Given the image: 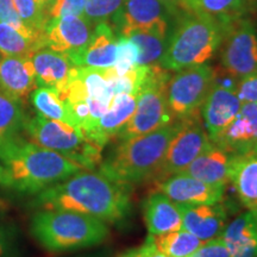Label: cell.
Listing matches in <instances>:
<instances>
[{"instance_id":"cell-1","label":"cell","mask_w":257,"mask_h":257,"mask_svg":"<svg viewBox=\"0 0 257 257\" xmlns=\"http://www.w3.org/2000/svg\"><path fill=\"white\" fill-rule=\"evenodd\" d=\"M32 202L42 210H67L104 221H117L124 219L130 212L131 188L100 170L83 169L37 193Z\"/></svg>"},{"instance_id":"cell-2","label":"cell","mask_w":257,"mask_h":257,"mask_svg":"<svg viewBox=\"0 0 257 257\" xmlns=\"http://www.w3.org/2000/svg\"><path fill=\"white\" fill-rule=\"evenodd\" d=\"M0 161L8 169L12 188L37 194L83 168L61 154L17 136L0 143Z\"/></svg>"},{"instance_id":"cell-3","label":"cell","mask_w":257,"mask_h":257,"mask_svg":"<svg viewBox=\"0 0 257 257\" xmlns=\"http://www.w3.org/2000/svg\"><path fill=\"white\" fill-rule=\"evenodd\" d=\"M180 126L181 120L178 119L149 134L118 141L106 159L101 160L99 170L127 186L154 181Z\"/></svg>"},{"instance_id":"cell-4","label":"cell","mask_w":257,"mask_h":257,"mask_svg":"<svg viewBox=\"0 0 257 257\" xmlns=\"http://www.w3.org/2000/svg\"><path fill=\"white\" fill-rule=\"evenodd\" d=\"M223 40V28L211 16L187 11L180 16L174 31L167 37L160 66L179 70L206 63Z\"/></svg>"},{"instance_id":"cell-5","label":"cell","mask_w":257,"mask_h":257,"mask_svg":"<svg viewBox=\"0 0 257 257\" xmlns=\"http://www.w3.org/2000/svg\"><path fill=\"white\" fill-rule=\"evenodd\" d=\"M106 221L67 210H42L31 219V233L51 252L98 245L108 236Z\"/></svg>"},{"instance_id":"cell-6","label":"cell","mask_w":257,"mask_h":257,"mask_svg":"<svg viewBox=\"0 0 257 257\" xmlns=\"http://www.w3.org/2000/svg\"><path fill=\"white\" fill-rule=\"evenodd\" d=\"M31 142L74 161L83 169L93 170L100 165L101 149L92 143L78 126L36 114L24 125Z\"/></svg>"},{"instance_id":"cell-7","label":"cell","mask_w":257,"mask_h":257,"mask_svg":"<svg viewBox=\"0 0 257 257\" xmlns=\"http://www.w3.org/2000/svg\"><path fill=\"white\" fill-rule=\"evenodd\" d=\"M169 80V70L162 68L160 64L149 66V73L138 93L136 110L115 140L124 141L149 134L175 120L170 113L167 99Z\"/></svg>"},{"instance_id":"cell-8","label":"cell","mask_w":257,"mask_h":257,"mask_svg":"<svg viewBox=\"0 0 257 257\" xmlns=\"http://www.w3.org/2000/svg\"><path fill=\"white\" fill-rule=\"evenodd\" d=\"M216 70L208 64L188 67L170 78L167 88L168 107L175 120L200 113L213 85Z\"/></svg>"},{"instance_id":"cell-9","label":"cell","mask_w":257,"mask_h":257,"mask_svg":"<svg viewBox=\"0 0 257 257\" xmlns=\"http://www.w3.org/2000/svg\"><path fill=\"white\" fill-rule=\"evenodd\" d=\"M180 120L181 126L169 144L155 182L184 172L198 156L213 146L202 123L201 112Z\"/></svg>"},{"instance_id":"cell-10","label":"cell","mask_w":257,"mask_h":257,"mask_svg":"<svg viewBox=\"0 0 257 257\" xmlns=\"http://www.w3.org/2000/svg\"><path fill=\"white\" fill-rule=\"evenodd\" d=\"M221 64L236 80L257 73V31L248 19L239 18L223 31Z\"/></svg>"},{"instance_id":"cell-11","label":"cell","mask_w":257,"mask_h":257,"mask_svg":"<svg viewBox=\"0 0 257 257\" xmlns=\"http://www.w3.org/2000/svg\"><path fill=\"white\" fill-rule=\"evenodd\" d=\"M229 75V74H227ZM240 102L236 79L229 75L220 79L214 73L213 85L201 107V118L211 142L216 144L238 113Z\"/></svg>"},{"instance_id":"cell-12","label":"cell","mask_w":257,"mask_h":257,"mask_svg":"<svg viewBox=\"0 0 257 257\" xmlns=\"http://www.w3.org/2000/svg\"><path fill=\"white\" fill-rule=\"evenodd\" d=\"M172 15L161 0H124L119 11L111 18L118 36L133 31H156L167 34Z\"/></svg>"},{"instance_id":"cell-13","label":"cell","mask_w":257,"mask_h":257,"mask_svg":"<svg viewBox=\"0 0 257 257\" xmlns=\"http://www.w3.org/2000/svg\"><path fill=\"white\" fill-rule=\"evenodd\" d=\"M92 27L88 21L78 16L50 19L44 29V44L70 57L87 46L93 34Z\"/></svg>"},{"instance_id":"cell-14","label":"cell","mask_w":257,"mask_h":257,"mask_svg":"<svg viewBox=\"0 0 257 257\" xmlns=\"http://www.w3.org/2000/svg\"><path fill=\"white\" fill-rule=\"evenodd\" d=\"M182 219V226L202 242L221 236L227 223V210L221 204H179L175 202Z\"/></svg>"},{"instance_id":"cell-15","label":"cell","mask_w":257,"mask_h":257,"mask_svg":"<svg viewBox=\"0 0 257 257\" xmlns=\"http://www.w3.org/2000/svg\"><path fill=\"white\" fill-rule=\"evenodd\" d=\"M157 191L179 204H216L223 200L226 186L210 185L185 174H174L155 182Z\"/></svg>"},{"instance_id":"cell-16","label":"cell","mask_w":257,"mask_h":257,"mask_svg":"<svg viewBox=\"0 0 257 257\" xmlns=\"http://www.w3.org/2000/svg\"><path fill=\"white\" fill-rule=\"evenodd\" d=\"M117 34L107 22H101L93 29L89 42L80 53L70 56L69 60L76 67L94 69L112 68L115 62Z\"/></svg>"},{"instance_id":"cell-17","label":"cell","mask_w":257,"mask_h":257,"mask_svg":"<svg viewBox=\"0 0 257 257\" xmlns=\"http://www.w3.org/2000/svg\"><path fill=\"white\" fill-rule=\"evenodd\" d=\"M31 61L38 87L53 89L62 95L75 67L69 57L49 48H42L31 56Z\"/></svg>"},{"instance_id":"cell-18","label":"cell","mask_w":257,"mask_h":257,"mask_svg":"<svg viewBox=\"0 0 257 257\" xmlns=\"http://www.w3.org/2000/svg\"><path fill=\"white\" fill-rule=\"evenodd\" d=\"M36 88L31 57H3L0 61V92L22 104Z\"/></svg>"},{"instance_id":"cell-19","label":"cell","mask_w":257,"mask_h":257,"mask_svg":"<svg viewBox=\"0 0 257 257\" xmlns=\"http://www.w3.org/2000/svg\"><path fill=\"white\" fill-rule=\"evenodd\" d=\"M257 142V102H242L232 123L214 146L226 152L245 155Z\"/></svg>"},{"instance_id":"cell-20","label":"cell","mask_w":257,"mask_h":257,"mask_svg":"<svg viewBox=\"0 0 257 257\" xmlns=\"http://www.w3.org/2000/svg\"><path fill=\"white\" fill-rule=\"evenodd\" d=\"M138 95L117 94L113 96L110 108L85 135L99 149H104L106 144L115 140L128 119L133 117L137 106Z\"/></svg>"},{"instance_id":"cell-21","label":"cell","mask_w":257,"mask_h":257,"mask_svg":"<svg viewBox=\"0 0 257 257\" xmlns=\"http://www.w3.org/2000/svg\"><path fill=\"white\" fill-rule=\"evenodd\" d=\"M234 156L236 154L226 152L213 144L179 174L191 176L210 185L227 186Z\"/></svg>"},{"instance_id":"cell-22","label":"cell","mask_w":257,"mask_h":257,"mask_svg":"<svg viewBox=\"0 0 257 257\" xmlns=\"http://www.w3.org/2000/svg\"><path fill=\"white\" fill-rule=\"evenodd\" d=\"M143 214L149 234H161L184 229L175 202L161 192L154 193L144 201Z\"/></svg>"},{"instance_id":"cell-23","label":"cell","mask_w":257,"mask_h":257,"mask_svg":"<svg viewBox=\"0 0 257 257\" xmlns=\"http://www.w3.org/2000/svg\"><path fill=\"white\" fill-rule=\"evenodd\" d=\"M220 237L231 257H257V227L249 212L227 224Z\"/></svg>"},{"instance_id":"cell-24","label":"cell","mask_w":257,"mask_h":257,"mask_svg":"<svg viewBox=\"0 0 257 257\" xmlns=\"http://www.w3.org/2000/svg\"><path fill=\"white\" fill-rule=\"evenodd\" d=\"M230 182H232L243 206L249 211L257 208V155L236 154L231 168Z\"/></svg>"},{"instance_id":"cell-25","label":"cell","mask_w":257,"mask_h":257,"mask_svg":"<svg viewBox=\"0 0 257 257\" xmlns=\"http://www.w3.org/2000/svg\"><path fill=\"white\" fill-rule=\"evenodd\" d=\"M184 4L186 11L211 16L219 22L224 31L232 22L248 14L252 0H184Z\"/></svg>"},{"instance_id":"cell-26","label":"cell","mask_w":257,"mask_h":257,"mask_svg":"<svg viewBox=\"0 0 257 257\" xmlns=\"http://www.w3.org/2000/svg\"><path fill=\"white\" fill-rule=\"evenodd\" d=\"M42 48H46L44 37L28 34L0 22V54L3 56L31 57Z\"/></svg>"},{"instance_id":"cell-27","label":"cell","mask_w":257,"mask_h":257,"mask_svg":"<svg viewBox=\"0 0 257 257\" xmlns=\"http://www.w3.org/2000/svg\"><path fill=\"white\" fill-rule=\"evenodd\" d=\"M148 239L157 251L170 257H189L204 244L202 240L185 229L161 234H149Z\"/></svg>"},{"instance_id":"cell-28","label":"cell","mask_w":257,"mask_h":257,"mask_svg":"<svg viewBox=\"0 0 257 257\" xmlns=\"http://www.w3.org/2000/svg\"><path fill=\"white\" fill-rule=\"evenodd\" d=\"M31 101L38 114L49 119L63 121L73 126H78L68 105L53 89L37 87L31 93Z\"/></svg>"},{"instance_id":"cell-29","label":"cell","mask_w":257,"mask_h":257,"mask_svg":"<svg viewBox=\"0 0 257 257\" xmlns=\"http://www.w3.org/2000/svg\"><path fill=\"white\" fill-rule=\"evenodd\" d=\"M126 37L133 40L140 49L138 66L160 64L161 57L166 50L167 34L156 31H133Z\"/></svg>"},{"instance_id":"cell-30","label":"cell","mask_w":257,"mask_h":257,"mask_svg":"<svg viewBox=\"0 0 257 257\" xmlns=\"http://www.w3.org/2000/svg\"><path fill=\"white\" fill-rule=\"evenodd\" d=\"M27 120L21 104L0 92V143L19 136Z\"/></svg>"},{"instance_id":"cell-31","label":"cell","mask_w":257,"mask_h":257,"mask_svg":"<svg viewBox=\"0 0 257 257\" xmlns=\"http://www.w3.org/2000/svg\"><path fill=\"white\" fill-rule=\"evenodd\" d=\"M15 8L27 27L44 36V29L48 23L47 10L38 0H14Z\"/></svg>"},{"instance_id":"cell-32","label":"cell","mask_w":257,"mask_h":257,"mask_svg":"<svg viewBox=\"0 0 257 257\" xmlns=\"http://www.w3.org/2000/svg\"><path fill=\"white\" fill-rule=\"evenodd\" d=\"M140 49L133 40L126 36H118L115 62L113 69L117 75H123L138 66Z\"/></svg>"},{"instance_id":"cell-33","label":"cell","mask_w":257,"mask_h":257,"mask_svg":"<svg viewBox=\"0 0 257 257\" xmlns=\"http://www.w3.org/2000/svg\"><path fill=\"white\" fill-rule=\"evenodd\" d=\"M124 0H87L82 17L92 25L111 21L119 11Z\"/></svg>"},{"instance_id":"cell-34","label":"cell","mask_w":257,"mask_h":257,"mask_svg":"<svg viewBox=\"0 0 257 257\" xmlns=\"http://www.w3.org/2000/svg\"><path fill=\"white\" fill-rule=\"evenodd\" d=\"M87 0H55L47 10L48 19L62 18L66 16L82 17Z\"/></svg>"},{"instance_id":"cell-35","label":"cell","mask_w":257,"mask_h":257,"mask_svg":"<svg viewBox=\"0 0 257 257\" xmlns=\"http://www.w3.org/2000/svg\"><path fill=\"white\" fill-rule=\"evenodd\" d=\"M0 22L11 25V27L18 29V30L21 31L28 32V34L44 37L43 35H38L36 32L30 30V29L23 23L21 16L18 15L17 10L15 8L14 0H0Z\"/></svg>"},{"instance_id":"cell-36","label":"cell","mask_w":257,"mask_h":257,"mask_svg":"<svg viewBox=\"0 0 257 257\" xmlns=\"http://www.w3.org/2000/svg\"><path fill=\"white\" fill-rule=\"evenodd\" d=\"M189 257H231V255L221 237H218L204 242Z\"/></svg>"},{"instance_id":"cell-37","label":"cell","mask_w":257,"mask_h":257,"mask_svg":"<svg viewBox=\"0 0 257 257\" xmlns=\"http://www.w3.org/2000/svg\"><path fill=\"white\" fill-rule=\"evenodd\" d=\"M237 95L240 102H257V73L237 81Z\"/></svg>"},{"instance_id":"cell-38","label":"cell","mask_w":257,"mask_h":257,"mask_svg":"<svg viewBox=\"0 0 257 257\" xmlns=\"http://www.w3.org/2000/svg\"><path fill=\"white\" fill-rule=\"evenodd\" d=\"M154 250H155V248H154L153 243L147 238L143 245L138 246L136 249L128 250V251L123 253L120 257H150Z\"/></svg>"},{"instance_id":"cell-39","label":"cell","mask_w":257,"mask_h":257,"mask_svg":"<svg viewBox=\"0 0 257 257\" xmlns=\"http://www.w3.org/2000/svg\"><path fill=\"white\" fill-rule=\"evenodd\" d=\"M163 5L166 6L172 17H180L185 14L186 8L184 4V0H161Z\"/></svg>"},{"instance_id":"cell-40","label":"cell","mask_w":257,"mask_h":257,"mask_svg":"<svg viewBox=\"0 0 257 257\" xmlns=\"http://www.w3.org/2000/svg\"><path fill=\"white\" fill-rule=\"evenodd\" d=\"M0 186L6 188H12L11 176H10L8 169L3 165L2 161H0Z\"/></svg>"},{"instance_id":"cell-41","label":"cell","mask_w":257,"mask_h":257,"mask_svg":"<svg viewBox=\"0 0 257 257\" xmlns=\"http://www.w3.org/2000/svg\"><path fill=\"white\" fill-rule=\"evenodd\" d=\"M5 250H6V248H5V242H4V238H3L2 233H0V257L4 256Z\"/></svg>"},{"instance_id":"cell-42","label":"cell","mask_w":257,"mask_h":257,"mask_svg":"<svg viewBox=\"0 0 257 257\" xmlns=\"http://www.w3.org/2000/svg\"><path fill=\"white\" fill-rule=\"evenodd\" d=\"M249 213L251 214L252 219H253V223H255L256 227H257V208H253V210H250Z\"/></svg>"},{"instance_id":"cell-43","label":"cell","mask_w":257,"mask_h":257,"mask_svg":"<svg viewBox=\"0 0 257 257\" xmlns=\"http://www.w3.org/2000/svg\"><path fill=\"white\" fill-rule=\"evenodd\" d=\"M38 2H40L41 4L44 6V8H49V6L53 4V3L55 2V0H38Z\"/></svg>"},{"instance_id":"cell-44","label":"cell","mask_w":257,"mask_h":257,"mask_svg":"<svg viewBox=\"0 0 257 257\" xmlns=\"http://www.w3.org/2000/svg\"><path fill=\"white\" fill-rule=\"evenodd\" d=\"M150 257H170V256H167V255H165V253L157 251V250L155 249V250H154V251L152 252V255H150Z\"/></svg>"},{"instance_id":"cell-45","label":"cell","mask_w":257,"mask_h":257,"mask_svg":"<svg viewBox=\"0 0 257 257\" xmlns=\"http://www.w3.org/2000/svg\"><path fill=\"white\" fill-rule=\"evenodd\" d=\"M250 154H253V155H257V142L253 144V147H252V149H251V152H250Z\"/></svg>"}]
</instances>
